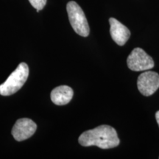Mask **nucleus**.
I'll use <instances>...</instances> for the list:
<instances>
[{"label": "nucleus", "mask_w": 159, "mask_h": 159, "mask_svg": "<svg viewBox=\"0 0 159 159\" xmlns=\"http://www.w3.org/2000/svg\"><path fill=\"white\" fill-rule=\"evenodd\" d=\"M74 91L71 87L67 85H61L56 87L51 92V100L57 105L68 104L72 99Z\"/></svg>", "instance_id": "nucleus-8"}, {"label": "nucleus", "mask_w": 159, "mask_h": 159, "mask_svg": "<svg viewBox=\"0 0 159 159\" xmlns=\"http://www.w3.org/2000/svg\"><path fill=\"white\" fill-rule=\"evenodd\" d=\"M66 11L71 27L75 32L83 37L89 35V26L83 11L75 2H69L66 5Z\"/></svg>", "instance_id": "nucleus-3"}, {"label": "nucleus", "mask_w": 159, "mask_h": 159, "mask_svg": "<svg viewBox=\"0 0 159 159\" xmlns=\"http://www.w3.org/2000/svg\"><path fill=\"white\" fill-rule=\"evenodd\" d=\"M156 121H157V123H158V126H159V111H157L156 114Z\"/></svg>", "instance_id": "nucleus-10"}, {"label": "nucleus", "mask_w": 159, "mask_h": 159, "mask_svg": "<svg viewBox=\"0 0 159 159\" xmlns=\"http://www.w3.org/2000/svg\"><path fill=\"white\" fill-rule=\"evenodd\" d=\"M109 22L111 25L110 33L112 39L119 46L125 45L130 36V30L114 18H111Z\"/></svg>", "instance_id": "nucleus-7"}, {"label": "nucleus", "mask_w": 159, "mask_h": 159, "mask_svg": "<svg viewBox=\"0 0 159 159\" xmlns=\"http://www.w3.org/2000/svg\"><path fill=\"white\" fill-rule=\"evenodd\" d=\"M29 2L37 12L41 11L47 4V0H29Z\"/></svg>", "instance_id": "nucleus-9"}, {"label": "nucleus", "mask_w": 159, "mask_h": 159, "mask_svg": "<svg viewBox=\"0 0 159 159\" xmlns=\"http://www.w3.org/2000/svg\"><path fill=\"white\" fill-rule=\"evenodd\" d=\"M137 86L142 95L151 96L159 89V75L155 71H145L139 76Z\"/></svg>", "instance_id": "nucleus-5"}, {"label": "nucleus", "mask_w": 159, "mask_h": 159, "mask_svg": "<svg viewBox=\"0 0 159 159\" xmlns=\"http://www.w3.org/2000/svg\"><path fill=\"white\" fill-rule=\"evenodd\" d=\"M37 125L31 119L27 118L19 119L16 122L12 129V135L18 142L30 138L35 134Z\"/></svg>", "instance_id": "nucleus-6"}, {"label": "nucleus", "mask_w": 159, "mask_h": 159, "mask_svg": "<svg viewBox=\"0 0 159 159\" xmlns=\"http://www.w3.org/2000/svg\"><path fill=\"white\" fill-rule=\"evenodd\" d=\"M28 76V66L25 63H21L5 82L0 85V94L2 96H10L16 93L25 84Z\"/></svg>", "instance_id": "nucleus-2"}, {"label": "nucleus", "mask_w": 159, "mask_h": 159, "mask_svg": "<svg viewBox=\"0 0 159 159\" xmlns=\"http://www.w3.org/2000/svg\"><path fill=\"white\" fill-rule=\"evenodd\" d=\"M78 142L83 147L97 146L104 150L116 148L120 142L116 130L109 125H100L85 131L80 136Z\"/></svg>", "instance_id": "nucleus-1"}, {"label": "nucleus", "mask_w": 159, "mask_h": 159, "mask_svg": "<svg viewBox=\"0 0 159 159\" xmlns=\"http://www.w3.org/2000/svg\"><path fill=\"white\" fill-rule=\"evenodd\" d=\"M128 68L135 71H146L153 68V59L141 48H135L127 60Z\"/></svg>", "instance_id": "nucleus-4"}]
</instances>
